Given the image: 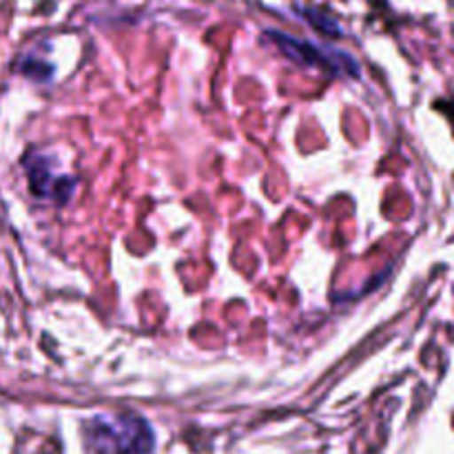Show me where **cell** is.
I'll list each match as a JSON object with an SVG mask.
<instances>
[{"instance_id": "3", "label": "cell", "mask_w": 454, "mask_h": 454, "mask_svg": "<svg viewBox=\"0 0 454 454\" xmlns=\"http://www.w3.org/2000/svg\"><path fill=\"white\" fill-rule=\"evenodd\" d=\"M27 180H29L31 193L38 198H58V202H62V198H67L69 189L74 186V182H69L67 177L56 180L51 176V167L43 155H31L27 160Z\"/></svg>"}, {"instance_id": "2", "label": "cell", "mask_w": 454, "mask_h": 454, "mask_svg": "<svg viewBox=\"0 0 454 454\" xmlns=\"http://www.w3.org/2000/svg\"><path fill=\"white\" fill-rule=\"evenodd\" d=\"M266 35L278 44L284 56L300 62V65L319 67V69L328 71V74L346 75V78H357L359 75L357 60L353 56H348V53L322 47V44L309 43V40L293 38V35L282 34V31H269Z\"/></svg>"}, {"instance_id": "1", "label": "cell", "mask_w": 454, "mask_h": 454, "mask_svg": "<svg viewBox=\"0 0 454 454\" xmlns=\"http://www.w3.org/2000/svg\"><path fill=\"white\" fill-rule=\"evenodd\" d=\"M93 454H151L155 434L142 417L100 415L87 426Z\"/></svg>"}, {"instance_id": "4", "label": "cell", "mask_w": 454, "mask_h": 454, "mask_svg": "<svg viewBox=\"0 0 454 454\" xmlns=\"http://www.w3.org/2000/svg\"><path fill=\"white\" fill-rule=\"evenodd\" d=\"M20 71L25 75H29V78L34 80H49L51 78L53 69L51 65H47V62H40V60H34V58H25L20 65Z\"/></svg>"}, {"instance_id": "5", "label": "cell", "mask_w": 454, "mask_h": 454, "mask_svg": "<svg viewBox=\"0 0 454 454\" xmlns=\"http://www.w3.org/2000/svg\"><path fill=\"white\" fill-rule=\"evenodd\" d=\"M304 16L309 18V20L313 22L315 27H319V29H322V31H326V34H337V35H340V27H337V22L331 20V18L324 16L322 12H313V9H306Z\"/></svg>"}]
</instances>
